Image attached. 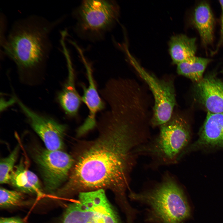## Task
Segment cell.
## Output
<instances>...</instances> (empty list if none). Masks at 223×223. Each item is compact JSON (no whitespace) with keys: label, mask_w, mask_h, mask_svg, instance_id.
Returning <instances> with one entry per match:
<instances>
[{"label":"cell","mask_w":223,"mask_h":223,"mask_svg":"<svg viewBox=\"0 0 223 223\" xmlns=\"http://www.w3.org/2000/svg\"><path fill=\"white\" fill-rule=\"evenodd\" d=\"M99 133L78 149L68 181L67 195L108 188L124 200L137 148L149 137V127L138 113L124 107L110 108L101 117Z\"/></svg>","instance_id":"6da1fadb"},{"label":"cell","mask_w":223,"mask_h":223,"mask_svg":"<svg viewBox=\"0 0 223 223\" xmlns=\"http://www.w3.org/2000/svg\"><path fill=\"white\" fill-rule=\"evenodd\" d=\"M62 20L50 21L34 15L17 20L7 37L1 40L3 53L21 71L38 68L49 56L52 48L50 33Z\"/></svg>","instance_id":"7a4b0ae2"},{"label":"cell","mask_w":223,"mask_h":223,"mask_svg":"<svg viewBox=\"0 0 223 223\" xmlns=\"http://www.w3.org/2000/svg\"><path fill=\"white\" fill-rule=\"evenodd\" d=\"M130 198L145 205L152 223H183L191 216L190 208L183 189L169 174L153 188Z\"/></svg>","instance_id":"3957f363"},{"label":"cell","mask_w":223,"mask_h":223,"mask_svg":"<svg viewBox=\"0 0 223 223\" xmlns=\"http://www.w3.org/2000/svg\"><path fill=\"white\" fill-rule=\"evenodd\" d=\"M160 127L157 136L138 147L136 152L138 155L150 156L158 164L176 163L189 142V124L183 116L177 114Z\"/></svg>","instance_id":"277c9868"},{"label":"cell","mask_w":223,"mask_h":223,"mask_svg":"<svg viewBox=\"0 0 223 223\" xmlns=\"http://www.w3.org/2000/svg\"><path fill=\"white\" fill-rule=\"evenodd\" d=\"M75 29L85 40H102L118 21L119 6L114 0H84L74 10Z\"/></svg>","instance_id":"5b68a950"},{"label":"cell","mask_w":223,"mask_h":223,"mask_svg":"<svg viewBox=\"0 0 223 223\" xmlns=\"http://www.w3.org/2000/svg\"><path fill=\"white\" fill-rule=\"evenodd\" d=\"M67 223H121L104 189L81 192L72 203Z\"/></svg>","instance_id":"8992f818"},{"label":"cell","mask_w":223,"mask_h":223,"mask_svg":"<svg viewBox=\"0 0 223 223\" xmlns=\"http://www.w3.org/2000/svg\"><path fill=\"white\" fill-rule=\"evenodd\" d=\"M132 63L148 86L154 98L151 124L153 127L160 126L168 121L173 115L176 104L173 82L171 79H159L147 72L135 61L133 60Z\"/></svg>","instance_id":"52a82bcc"},{"label":"cell","mask_w":223,"mask_h":223,"mask_svg":"<svg viewBox=\"0 0 223 223\" xmlns=\"http://www.w3.org/2000/svg\"><path fill=\"white\" fill-rule=\"evenodd\" d=\"M35 158L43 180L46 190L54 193L67 179L73 166L72 156L61 150L37 151Z\"/></svg>","instance_id":"ba28073f"},{"label":"cell","mask_w":223,"mask_h":223,"mask_svg":"<svg viewBox=\"0 0 223 223\" xmlns=\"http://www.w3.org/2000/svg\"><path fill=\"white\" fill-rule=\"evenodd\" d=\"M15 100L35 131L49 151L61 150L66 129L65 125L54 120L40 115L30 109L17 98Z\"/></svg>","instance_id":"9c48e42d"},{"label":"cell","mask_w":223,"mask_h":223,"mask_svg":"<svg viewBox=\"0 0 223 223\" xmlns=\"http://www.w3.org/2000/svg\"><path fill=\"white\" fill-rule=\"evenodd\" d=\"M195 84L196 96L208 112L223 113V81L211 75Z\"/></svg>","instance_id":"30bf717a"},{"label":"cell","mask_w":223,"mask_h":223,"mask_svg":"<svg viewBox=\"0 0 223 223\" xmlns=\"http://www.w3.org/2000/svg\"><path fill=\"white\" fill-rule=\"evenodd\" d=\"M201 147H223V113L208 112L198 139L183 154Z\"/></svg>","instance_id":"8fae6325"},{"label":"cell","mask_w":223,"mask_h":223,"mask_svg":"<svg viewBox=\"0 0 223 223\" xmlns=\"http://www.w3.org/2000/svg\"><path fill=\"white\" fill-rule=\"evenodd\" d=\"M88 81L86 87L81 84L83 90L82 101L89 110V115L83 123L78 129L77 134L81 136L93 129L96 125V116L97 113L104 108V103L97 91L91 67L84 61Z\"/></svg>","instance_id":"7c38bea8"},{"label":"cell","mask_w":223,"mask_h":223,"mask_svg":"<svg viewBox=\"0 0 223 223\" xmlns=\"http://www.w3.org/2000/svg\"><path fill=\"white\" fill-rule=\"evenodd\" d=\"M192 22L198 31L201 42L205 46L211 44L213 40L214 19L209 4L202 2L195 8Z\"/></svg>","instance_id":"4fadbf2b"},{"label":"cell","mask_w":223,"mask_h":223,"mask_svg":"<svg viewBox=\"0 0 223 223\" xmlns=\"http://www.w3.org/2000/svg\"><path fill=\"white\" fill-rule=\"evenodd\" d=\"M67 57L68 77L64 87L58 94V98L66 114L73 116L77 114L82 100L76 88L74 74L72 63L69 57Z\"/></svg>","instance_id":"5bb4252c"},{"label":"cell","mask_w":223,"mask_h":223,"mask_svg":"<svg viewBox=\"0 0 223 223\" xmlns=\"http://www.w3.org/2000/svg\"><path fill=\"white\" fill-rule=\"evenodd\" d=\"M10 183L12 186L23 192L42 195L41 187L36 175L27 168L22 160L15 166L12 173Z\"/></svg>","instance_id":"9a60e30c"},{"label":"cell","mask_w":223,"mask_h":223,"mask_svg":"<svg viewBox=\"0 0 223 223\" xmlns=\"http://www.w3.org/2000/svg\"><path fill=\"white\" fill-rule=\"evenodd\" d=\"M196 39L182 34L172 37L169 50L173 62L176 64L195 56L197 50Z\"/></svg>","instance_id":"2e32d148"},{"label":"cell","mask_w":223,"mask_h":223,"mask_svg":"<svg viewBox=\"0 0 223 223\" xmlns=\"http://www.w3.org/2000/svg\"><path fill=\"white\" fill-rule=\"evenodd\" d=\"M211 61L208 58L195 56L177 64V73L197 83L203 78L204 72Z\"/></svg>","instance_id":"e0dca14e"},{"label":"cell","mask_w":223,"mask_h":223,"mask_svg":"<svg viewBox=\"0 0 223 223\" xmlns=\"http://www.w3.org/2000/svg\"><path fill=\"white\" fill-rule=\"evenodd\" d=\"M16 146L7 157L2 159L0 164V182L1 184L10 183L11 175L14 168L19 151Z\"/></svg>","instance_id":"ac0fdd59"},{"label":"cell","mask_w":223,"mask_h":223,"mask_svg":"<svg viewBox=\"0 0 223 223\" xmlns=\"http://www.w3.org/2000/svg\"><path fill=\"white\" fill-rule=\"evenodd\" d=\"M23 196L20 191L9 190L1 187L0 189V206L2 208L15 207L23 202Z\"/></svg>","instance_id":"d6986e66"},{"label":"cell","mask_w":223,"mask_h":223,"mask_svg":"<svg viewBox=\"0 0 223 223\" xmlns=\"http://www.w3.org/2000/svg\"><path fill=\"white\" fill-rule=\"evenodd\" d=\"M219 3L221 8V32L220 39L217 46L216 50L221 46L223 42V0H219Z\"/></svg>","instance_id":"ffe728a7"},{"label":"cell","mask_w":223,"mask_h":223,"mask_svg":"<svg viewBox=\"0 0 223 223\" xmlns=\"http://www.w3.org/2000/svg\"><path fill=\"white\" fill-rule=\"evenodd\" d=\"M0 223H24L20 219L17 217L1 218Z\"/></svg>","instance_id":"44dd1931"},{"label":"cell","mask_w":223,"mask_h":223,"mask_svg":"<svg viewBox=\"0 0 223 223\" xmlns=\"http://www.w3.org/2000/svg\"><path fill=\"white\" fill-rule=\"evenodd\" d=\"M221 72L223 74V69H222V70H221Z\"/></svg>","instance_id":"7402d4cb"},{"label":"cell","mask_w":223,"mask_h":223,"mask_svg":"<svg viewBox=\"0 0 223 223\" xmlns=\"http://www.w3.org/2000/svg\"><path fill=\"white\" fill-rule=\"evenodd\" d=\"M130 80H131V79H130ZM133 81H134V80H133Z\"/></svg>","instance_id":"603a6c76"}]
</instances>
